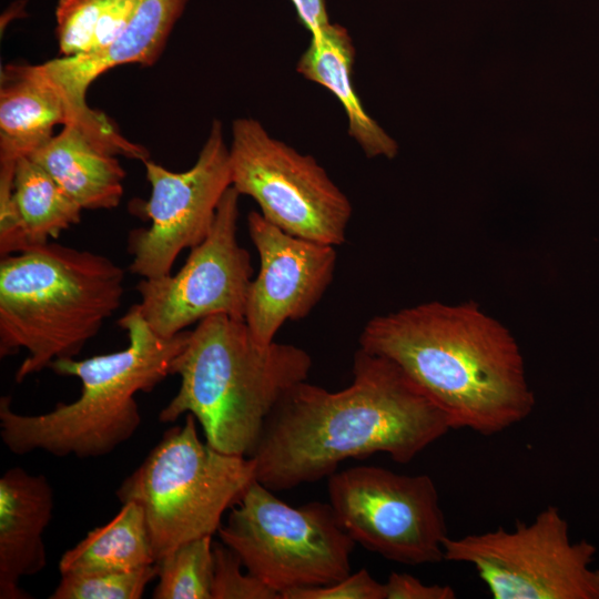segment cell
I'll list each match as a JSON object with an SVG mask.
<instances>
[{
	"instance_id": "cell-1",
	"label": "cell",
	"mask_w": 599,
	"mask_h": 599,
	"mask_svg": "<svg viewBox=\"0 0 599 599\" xmlns=\"http://www.w3.org/2000/svg\"><path fill=\"white\" fill-rule=\"evenodd\" d=\"M451 426L446 414L390 359L359 348L349 386L301 382L268 415L252 455L273 491L328 478L339 464L384 453L410 463Z\"/></svg>"
},
{
	"instance_id": "cell-2",
	"label": "cell",
	"mask_w": 599,
	"mask_h": 599,
	"mask_svg": "<svg viewBox=\"0 0 599 599\" xmlns=\"http://www.w3.org/2000/svg\"><path fill=\"white\" fill-rule=\"evenodd\" d=\"M359 348L397 364L451 429L490 436L534 409L515 338L474 303L430 302L376 316L363 328Z\"/></svg>"
},
{
	"instance_id": "cell-3",
	"label": "cell",
	"mask_w": 599,
	"mask_h": 599,
	"mask_svg": "<svg viewBox=\"0 0 599 599\" xmlns=\"http://www.w3.org/2000/svg\"><path fill=\"white\" fill-rule=\"evenodd\" d=\"M124 349L85 359L61 358L49 368L81 382V394L51 410L24 415L0 398V437L14 455L42 450L57 457H101L129 440L141 425L135 395L151 392L171 375V364L187 342L185 329L171 338L155 334L138 304L118 321Z\"/></svg>"
},
{
	"instance_id": "cell-4",
	"label": "cell",
	"mask_w": 599,
	"mask_h": 599,
	"mask_svg": "<svg viewBox=\"0 0 599 599\" xmlns=\"http://www.w3.org/2000/svg\"><path fill=\"white\" fill-rule=\"evenodd\" d=\"M312 358L303 348L258 343L244 319L213 315L190 331L171 364L180 387L159 414L173 423L192 414L206 443L227 454L250 457L280 399L307 380Z\"/></svg>"
},
{
	"instance_id": "cell-5",
	"label": "cell",
	"mask_w": 599,
	"mask_h": 599,
	"mask_svg": "<svg viewBox=\"0 0 599 599\" xmlns=\"http://www.w3.org/2000/svg\"><path fill=\"white\" fill-rule=\"evenodd\" d=\"M123 294V268L91 251L48 242L1 257L0 357L27 351L16 382L79 355Z\"/></svg>"
},
{
	"instance_id": "cell-6",
	"label": "cell",
	"mask_w": 599,
	"mask_h": 599,
	"mask_svg": "<svg viewBox=\"0 0 599 599\" xmlns=\"http://www.w3.org/2000/svg\"><path fill=\"white\" fill-rule=\"evenodd\" d=\"M251 457L223 453L197 434L196 418L167 429L144 460L120 484L121 504L144 512L156 562L190 540L213 536L223 515L255 480Z\"/></svg>"
},
{
	"instance_id": "cell-7",
	"label": "cell",
	"mask_w": 599,
	"mask_h": 599,
	"mask_svg": "<svg viewBox=\"0 0 599 599\" xmlns=\"http://www.w3.org/2000/svg\"><path fill=\"white\" fill-rule=\"evenodd\" d=\"M217 530L246 571L276 591L326 586L351 573L355 541L331 504L292 506L256 479Z\"/></svg>"
},
{
	"instance_id": "cell-8",
	"label": "cell",
	"mask_w": 599,
	"mask_h": 599,
	"mask_svg": "<svg viewBox=\"0 0 599 599\" xmlns=\"http://www.w3.org/2000/svg\"><path fill=\"white\" fill-rule=\"evenodd\" d=\"M444 559L471 565L494 599H599L597 548L572 542L554 505L530 524L444 540Z\"/></svg>"
},
{
	"instance_id": "cell-9",
	"label": "cell",
	"mask_w": 599,
	"mask_h": 599,
	"mask_svg": "<svg viewBox=\"0 0 599 599\" xmlns=\"http://www.w3.org/2000/svg\"><path fill=\"white\" fill-rule=\"evenodd\" d=\"M229 151L231 186L252 197L268 222L314 242H345L352 204L313 156L271 136L250 118L233 121Z\"/></svg>"
},
{
	"instance_id": "cell-10",
	"label": "cell",
	"mask_w": 599,
	"mask_h": 599,
	"mask_svg": "<svg viewBox=\"0 0 599 599\" xmlns=\"http://www.w3.org/2000/svg\"><path fill=\"white\" fill-rule=\"evenodd\" d=\"M327 488L339 524L367 550L412 566L445 560L447 526L428 475L355 466L332 474Z\"/></svg>"
},
{
	"instance_id": "cell-11",
	"label": "cell",
	"mask_w": 599,
	"mask_h": 599,
	"mask_svg": "<svg viewBox=\"0 0 599 599\" xmlns=\"http://www.w3.org/2000/svg\"><path fill=\"white\" fill-rule=\"evenodd\" d=\"M240 196L227 189L207 236L191 248L176 273L136 284V304L159 336L171 338L213 315L244 319L253 268L237 238Z\"/></svg>"
},
{
	"instance_id": "cell-12",
	"label": "cell",
	"mask_w": 599,
	"mask_h": 599,
	"mask_svg": "<svg viewBox=\"0 0 599 599\" xmlns=\"http://www.w3.org/2000/svg\"><path fill=\"white\" fill-rule=\"evenodd\" d=\"M143 164L151 195L140 202L136 214L149 219L150 225L128 235L132 255L129 271L142 278H156L172 273L180 253L207 236L220 201L231 187L230 151L221 122L213 121L191 169L172 172L150 160Z\"/></svg>"
},
{
	"instance_id": "cell-13",
	"label": "cell",
	"mask_w": 599,
	"mask_h": 599,
	"mask_svg": "<svg viewBox=\"0 0 599 599\" xmlns=\"http://www.w3.org/2000/svg\"><path fill=\"white\" fill-rule=\"evenodd\" d=\"M247 229L260 258L252 280L244 321L255 339L274 342L287 321L306 317L333 281L335 246L291 235L260 212L247 215Z\"/></svg>"
},
{
	"instance_id": "cell-14",
	"label": "cell",
	"mask_w": 599,
	"mask_h": 599,
	"mask_svg": "<svg viewBox=\"0 0 599 599\" xmlns=\"http://www.w3.org/2000/svg\"><path fill=\"white\" fill-rule=\"evenodd\" d=\"M75 124L111 154L141 160L145 148L126 140L90 106L80 108L42 64L11 63L0 74V162H14L45 144L55 126Z\"/></svg>"
},
{
	"instance_id": "cell-15",
	"label": "cell",
	"mask_w": 599,
	"mask_h": 599,
	"mask_svg": "<svg viewBox=\"0 0 599 599\" xmlns=\"http://www.w3.org/2000/svg\"><path fill=\"white\" fill-rule=\"evenodd\" d=\"M53 511V489L43 475L12 467L0 477V598L30 599L19 582L47 565L43 532Z\"/></svg>"
},
{
	"instance_id": "cell-16",
	"label": "cell",
	"mask_w": 599,
	"mask_h": 599,
	"mask_svg": "<svg viewBox=\"0 0 599 599\" xmlns=\"http://www.w3.org/2000/svg\"><path fill=\"white\" fill-rule=\"evenodd\" d=\"M187 0H138L122 34L109 48L90 54L61 57L44 62L47 70L72 102L89 106L90 84L108 70L123 64H154L181 18Z\"/></svg>"
},
{
	"instance_id": "cell-17",
	"label": "cell",
	"mask_w": 599,
	"mask_h": 599,
	"mask_svg": "<svg viewBox=\"0 0 599 599\" xmlns=\"http://www.w3.org/2000/svg\"><path fill=\"white\" fill-rule=\"evenodd\" d=\"M41 165L82 210H112L123 196L125 171L115 155L75 124L62 126L28 155Z\"/></svg>"
},
{
	"instance_id": "cell-18",
	"label": "cell",
	"mask_w": 599,
	"mask_h": 599,
	"mask_svg": "<svg viewBox=\"0 0 599 599\" xmlns=\"http://www.w3.org/2000/svg\"><path fill=\"white\" fill-rule=\"evenodd\" d=\"M355 48L348 31L338 23H328L311 34L296 70L305 79L328 91L342 104L348 122V134L366 156L393 159L398 145L365 111L353 84Z\"/></svg>"
},
{
	"instance_id": "cell-19",
	"label": "cell",
	"mask_w": 599,
	"mask_h": 599,
	"mask_svg": "<svg viewBox=\"0 0 599 599\" xmlns=\"http://www.w3.org/2000/svg\"><path fill=\"white\" fill-rule=\"evenodd\" d=\"M156 564L143 509L122 504L108 524L90 530L60 561L61 575L129 571Z\"/></svg>"
},
{
	"instance_id": "cell-20",
	"label": "cell",
	"mask_w": 599,
	"mask_h": 599,
	"mask_svg": "<svg viewBox=\"0 0 599 599\" xmlns=\"http://www.w3.org/2000/svg\"><path fill=\"white\" fill-rule=\"evenodd\" d=\"M12 193L31 246L58 238L81 220V206L29 156L16 161Z\"/></svg>"
},
{
	"instance_id": "cell-21",
	"label": "cell",
	"mask_w": 599,
	"mask_h": 599,
	"mask_svg": "<svg viewBox=\"0 0 599 599\" xmlns=\"http://www.w3.org/2000/svg\"><path fill=\"white\" fill-rule=\"evenodd\" d=\"M154 599H212V536L182 544L156 562Z\"/></svg>"
},
{
	"instance_id": "cell-22",
	"label": "cell",
	"mask_w": 599,
	"mask_h": 599,
	"mask_svg": "<svg viewBox=\"0 0 599 599\" xmlns=\"http://www.w3.org/2000/svg\"><path fill=\"white\" fill-rule=\"evenodd\" d=\"M158 577L156 564L129 571L61 575L50 599H140Z\"/></svg>"
},
{
	"instance_id": "cell-23",
	"label": "cell",
	"mask_w": 599,
	"mask_h": 599,
	"mask_svg": "<svg viewBox=\"0 0 599 599\" xmlns=\"http://www.w3.org/2000/svg\"><path fill=\"white\" fill-rule=\"evenodd\" d=\"M108 0H59L55 33L61 57L90 52L98 23Z\"/></svg>"
},
{
	"instance_id": "cell-24",
	"label": "cell",
	"mask_w": 599,
	"mask_h": 599,
	"mask_svg": "<svg viewBox=\"0 0 599 599\" xmlns=\"http://www.w3.org/2000/svg\"><path fill=\"white\" fill-rule=\"evenodd\" d=\"M226 545L213 542L212 599H281V596L248 571Z\"/></svg>"
},
{
	"instance_id": "cell-25",
	"label": "cell",
	"mask_w": 599,
	"mask_h": 599,
	"mask_svg": "<svg viewBox=\"0 0 599 599\" xmlns=\"http://www.w3.org/2000/svg\"><path fill=\"white\" fill-rule=\"evenodd\" d=\"M14 162H0V255L20 253L31 247L13 200Z\"/></svg>"
},
{
	"instance_id": "cell-26",
	"label": "cell",
	"mask_w": 599,
	"mask_h": 599,
	"mask_svg": "<svg viewBox=\"0 0 599 599\" xmlns=\"http://www.w3.org/2000/svg\"><path fill=\"white\" fill-rule=\"evenodd\" d=\"M282 599H385V587L363 568L326 586L291 590Z\"/></svg>"
},
{
	"instance_id": "cell-27",
	"label": "cell",
	"mask_w": 599,
	"mask_h": 599,
	"mask_svg": "<svg viewBox=\"0 0 599 599\" xmlns=\"http://www.w3.org/2000/svg\"><path fill=\"white\" fill-rule=\"evenodd\" d=\"M385 599H454L449 585H425L409 573L392 572L384 583Z\"/></svg>"
},
{
	"instance_id": "cell-28",
	"label": "cell",
	"mask_w": 599,
	"mask_h": 599,
	"mask_svg": "<svg viewBox=\"0 0 599 599\" xmlns=\"http://www.w3.org/2000/svg\"><path fill=\"white\" fill-rule=\"evenodd\" d=\"M296 11L298 21L311 33H315L329 21L325 0H290Z\"/></svg>"
}]
</instances>
